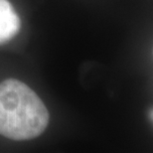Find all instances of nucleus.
<instances>
[{"label":"nucleus","mask_w":153,"mask_h":153,"mask_svg":"<svg viewBox=\"0 0 153 153\" xmlns=\"http://www.w3.org/2000/svg\"><path fill=\"white\" fill-rule=\"evenodd\" d=\"M49 112L34 91L8 79L0 84V134L9 139H33L44 132Z\"/></svg>","instance_id":"1"},{"label":"nucleus","mask_w":153,"mask_h":153,"mask_svg":"<svg viewBox=\"0 0 153 153\" xmlns=\"http://www.w3.org/2000/svg\"><path fill=\"white\" fill-rule=\"evenodd\" d=\"M21 20L8 0H0V44L10 41L18 34Z\"/></svg>","instance_id":"2"},{"label":"nucleus","mask_w":153,"mask_h":153,"mask_svg":"<svg viewBox=\"0 0 153 153\" xmlns=\"http://www.w3.org/2000/svg\"><path fill=\"white\" fill-rule=\"evenodd\" d=\"M153 111H152V109H150V120L152 121V119H153Z\"/></svg>","instance_id":"3"}]
</instances>
